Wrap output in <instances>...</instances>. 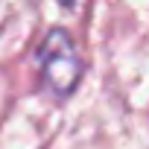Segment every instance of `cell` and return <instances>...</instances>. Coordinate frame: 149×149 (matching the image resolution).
<instances>
[{"mask_svg":"<svg viewBox=\"0 0 149 149\" xmlns=\"http://www.w3.org/2000/svg\"><path fill=\"white\" fill-rule=\"evenodd\" d=\"M35 61H38V79L41 88L64 102L79 91L82 76H85V61L76 50V41L64 26H53L50 32H44L38 50H35Z\"/></svg>","mask_w":149,"mask_h":149,"instance_id":"cell-1","label":"cell"}]
</instances>
